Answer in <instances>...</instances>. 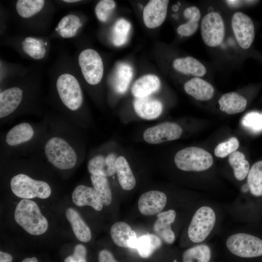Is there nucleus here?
Returning <instances> with one entry per match:
<instances>
[{"label": "nucleus", "mask_w": 262, "mask_h": 262, "mask_svg": "<svg viewBox=\"0 0 262 262\" xmlns=\"http://www.w3.org/2000/svg\"><path fill=\"white\" fill-rule=\"evenodd\" d=\"M66 214L76 237L82 242L90 241L92 237L90 229L79 213L73 208H69L66 210Z\"/></svg>", "instance_id": "4be33fe9"}, {"label": "nucleus", "mask_w": 262, "mask_h": 262, "mask_svg": "<svg viewBox=\"0 0 262 262\" xmlns=\"http://www.w3.org/2000/svg\"><path fill=\"white\" fill-rule=\"evenodd\" d=\"M115 173L121 187L124 190H132L136 185V180L130 164L123 156L117 157Z\"/></svg>", "instance_id": "b1692460"}, {"label": "nucleus", "mask_w": 262, "mask_h": 262, "mask_svg": "<svg viewBox=\"0 0 262 262\" xmlns=\"http://www.w3.org/2000/svg\"><path fill=\"white\" fill-rule=\"evenodd\" d=\"M182 132V128L178 124L164 122L147 129L143 132V137L148 144H158L177 140Z\"/></svg>", "instance_id": "9d476101"}, {"label": "nucleus", "mask_w": 262, "mask_h": 262, "mask_svg": "<svg viewBox=\"0 0 262 262\" xmlns=\"http://www.w3.org/2000/svg\"><path fill=\"white\" fill-rule=\"evenodd\" d=\"M173 65L178 71L184 74H191L196 77H202L206 73L204 66L191 56L177 58L174 60Z\"/></svg>", "instance_id": "393cba45"}, {"label": "nucleus", "mask_w": 262, "mask_h": 262, "mask_svg": "<svg viewBox=\"0 0 262 262\" xmlns=\"http://www.w3.org/2000/svg\"><path fill=\"white\" fill-rule=\"evenodd\" d=\"M21 262H38L36 257L26 258L23 260Z\"/></svg>", "instance_id": "a18cd8bd"}, {"label": "nucleus", "mask_w": 262, "mask_h": 262, "mask_svg": "<svg viewBox=\"0 0 262 262\" xmlns=\"http://www.w3.org/2000/svg\"><path fill=\"white\" fill-rule=\"evenodd\" d=\"M229 251L235 256L245 258L262 256V240L246 233L234 234L227 240Z\"/></svg>", "instance_id": "39448f33"}, {"label": "nucleus", "mask_w": 262, "mask_h": 262, "mask_svg": "<svg viewBox=\"0 0 262 262\" xmlns=\"http://www.w3.org/2000/svg\"><path fill=\"white\" fill-rule=\"evenodd\" d=\"M133 105L136 114L146 120H153L159 117L163 109L160 100L150 97L135 98Z\"/></svg>", "instance_id": "2eb2a0df"}, {"label": "nucleus", "mask_w": 262, "mask_h": 262, "mask_svg": "<svg viewBox=\"0 0 262 262\" xmlns=\"http://www.w3.org/2000/svg\"><path fill=\"white\" fill-rule=\"evenodd\" d=\"M161 86V82L156 75L148 74L141 77L133 83L131 93L135 98L149 97L158 91Z\"/></svg>", "instance_id": "412c9836"}, {"label": "nucleus", "mask_w": 262, "mask_h": 262, "mask_svg": "<svg viewBox=\"0 0 262 262\" xmlns=\"http://www.w3.org/2000/svg\"><path fill=\"white\" fill-rule=\"evenodd\" d=\"M86 254L85 247L78 244L75 246L73 254L65 258L64 262H87Z\"/></svg>", "instance_id": "a19ab883"}, {"label": "nucleus", "mask_w": 262, "mask_h": 262, "mask_svg": "<svg viewBox=\"0 0 262 262\" xmlns=\"http://www.w3.org/2000/svg\"><path fill=\"white\" fill-rule=\"evenodd\" d=\"M172 9L173 11H176L178 10V6L177 5H174L173 7H172Z\"/></svg>", "instance_id": "de8ad7c7"}, {"label": "nucleus", "mask_w": 262, "mask_h": 262, "mask_svg": "<svg viewBox=\"0 0 262 262\" xmlns=\"http://www.w3.org/2000/svg\"><path fill=\"white\" fill-rule=\"evenodd\" d=\"M72 199L77 206H89L97 211L103 208V203L93 188L84 185H79L74 190Z\"/></svg>", "instance_id": "f3484780"}, {"label": "nucleus", "mask_w": 262, "mask_h": 262, "mask_svg": "<svg viewBox=\"0 0 262 262\" xmlns=\"http://www.w3.org/2000/svg\"><path fill=\"white\" fill-rule=\"evenodd\" d=\"M82 23L78 16L70 14L63 17L58 24L56 31L63 38H71L74 36Z\"/></svg>", "instance_id": "c756f323"}, {"label": "nucleus", "mask_w": 262, "mask_h": 262, "mask_svg": "<svg viewBox=\"0 0 262 262\" xmlns=\"http://www.w3.org/2000/svg\"><path fill=\"white\" fill-rule=\"evenodd\" d=\"M211 257L210 248L206 245L196 246L186 249L182 254V262H209Z\"/></svg>", "instance_id": "72a5a7b5"}, {"label": "nucleus", "mask_w": 262, "mask_h": 262, "mask_svg": "<svg viewBox=\"0 0 262 262\" xmlns=\"http://www.w3.org/2000/svg\"><path fill=\"white\" fill-rule=\"evenodd\" d=\"M184 16L189 20L187 22L180 25L177 31L182 36H189L196 31L201 14L197 7L193 6L187 8L184 10Z\"/></svg>", "instance_id": "bb28decb"}, {"label": "nucleus", "mask_w": 262, "mask_h": 262, "mask_svg": "<svg viewBox=\"0 0 262 262\" xmlns=\"http://www.w3.org/2000/svg\"><path fill=\"white\" fill-rule=\"evenodd\" d=\"M23 91L14 87L7 89L0 94V117L3 118L15 111L20 104Z\"/></svg>", "instance_id": "aec40b11"}, {"label": "nucleus", "mask_w": 262, "mask_h": 262, "mask_svg": "<svg viewBox=\"0 0 262 262\" xmlns=\"http://www.w3.org/2000/svg\"><path fill=\"white\" fill-rule=\"evenodd\" d=\"M162 245L160 238L152 234H147L138 238L136 249L143 258L150 257Z\"/></svg>", "instance_id": "c85d7f7f"}, {"label": "nucleus", "mask_w": 262, "mask_h": 262, "mask_svg": "<svg viewBox=\"0 0 262 262\" xmlns=\"http://www.w3.org/2000/svg\"><path fill=\"white\" fill-rule=\"evenodd\" d=\"M229 163L233 168L235 178L238 180H244L249 171V164L244 154L235 151L230 154Z\"/></svg>", "instance_id": "7c9ffc66"}, {"label": "nucleus", "mask_w": 262, "mask_h": 262, "mask_svg": "<svg viewBox=\"0 0 262 262\" xmlns=\"http://www.w3.org/2000/svg\"><path fill=\"white\" fill-rule=\"evenodd\" d=\"M80 1V0H63L64 2H67V3H74V2H77Z\"/></svg>", "instance_id": "49530a36"}, {"label": "nucleus", "mask_w": 262, "mask_h": 262, "mask_svg": "<svg viewBox=\"0 0 262 262\" xmlns=\"http://www.w3.org/2000/svg\"><path fill=\"white\" fill-rule=\"evenodd\" d=\"M220 110L229 115L243 112L246 107V99L235 92L223 95L218 100Z\"/></svg>", "instance_id": "5701e85b"}, {"label": "nucleus", "mask_w": 262, "mask_h": 262, "mask_svg": "<svg viewBox=\"0 0 262 262\" xmlns=\"http://www.w3.org/2000/svg\"><path fill=\"white\" fill-rule=\"evenodd\" d=\"M247 184L252 195L262 196V161L254 164L247 177Z\"/></svg>", "instance_id": "2f4dec72"}, {"label": "nucleus", "mask_w": 262, "mask_h": 262, "mask_svg": "<svg viewBox=\"0 0 262 262\" xmlns=\"http://www.w3.org/2000/svg\"><path fill=\"white\" fill-rule=\"evenodd\" d=\"M131 25L129 21L120 18L115 23L112 33V42L116 46H121L127 41Z\"/></svg>", "instance_id": "e433bc0d"}, {"label": "nucleus", "mask_w": 262, "mask_h": 262, "mask_svg": "<svg viewBox=\"0 0 262 262\" xmlns=\"http://www.w3.org/2000/svg\"><path fill=\"white\" fill-rule=\"evenodd\" d=\"M239 147V142L237 138L231 137L226 142L219 144L215 147L214 153L219 158H224L236 151Z\"/></svg>", "instance_id": "ea45409f"}, {"label": "nucleus", "mask_w": 262, "mask_h": 262, "mask_svg": "<svg viewBox=\"0 0 262 262\" xmlns=\"http://www.w3.org/2000/svg\"><path fill=\"white\" fill-rule=\"evenodd\" d=\"M115 153L107 156L97 155L91 159L87 164V169L91 175L110 177L115 173V161L117 158Z\"/></svg>", "instance_id": "dca6fc26"}, {"label": "nucleus", "mask_w": 262, "mask_h": 262, "mask_svg": "<svg viewBox=\"0 0 262 262\" xmlns=\"http://www.w3.org/2000/svg\"><path fill=\"white\" fill-rule=\"evenodd\" d=\"M115 6V2L113 0H100L95 7V13L98 19L101 22H106Z\"/></svg>", "instance_id": "58836bf2"}, {"label": "nucleus", "mask_w": 262, "mask_h": 262, "mask_svg": "<svg viewBox=\"0 0 262 262\" xmlns=\"http://www.w3.org/2000/svg\"><path fill=\"white\" fill-rule=\"evenodd\" d=\"M56 88L64 104L69 109L76 111L83 103L82 92L77 79L72 74L63 73L56 81Z\"/></svg>", "instance_id": "423d86ee"}, {"label": "nucleus", "mask_w": 262, "mask_h": 262, "mask_svg": "<svg viewBox=\"0 0 262 262\" xmlns=\"http://www.w3.org/2000/svg\"><path fill=\"white\" fill-rule=\"evenodd\" d=\"M14 218L16 222L31 235L42 234L48 228V221L42 214L38 205L28 199H22L17 204Z\"/></svg>", "instance_id": "f257e3e1"}, {"label": "nucleus", "mask_w": 262, "mask_h": 262, "mask_svg": "<svg viewBox=\"0 0 262 262\" xmlns=\"http://www.w3.org/2000/svg\"><path fill=\"white\" fill-rule=\"evenodd\" d=\"M225 25L221 15L212 12L206 15L201 23V34L204 42L215 47L222 42L225 35Z\"/></svg>", "instance_id": "1a4fd4ad"}, {"label": "nucleus", "mask_w": 262, "mask_h": 262, "mask_svg": "<svg viewBox=\"0 0 262 262\" xmlns=\"http://www.w3.org/2000/svg\"><path fill=\"white\" fill-rule=\"evenodd\" d=\"M45 152L49 161L60 169H68L76 164L77 157L73 148L64 139L54 137L49 139L45 146Z\"/></svg>", "instance_id": "7ed1b4c3"}, {"label": "nucleus", "mask_w": 262, "mask_h": 262, "mask_svg": "<svg viewBox=\"0 0 262 262\" xmlns=\"http://www.w3.org/2000/svg\"><path fill=\"white\" fill-rule=\"evenodd\" d=\"M177 167L184 171H201L213 165L212 155L207 150L196 147H189L179 151L174 157Z\"/></svg>", "instance_id": "f03ea898"}, {"label": "nucleus", "mask_w": 262, "mask_h": 262, "mask_svg": "<svg viewBox=\"0 0 262 262\" xmlns=\"http://www.w3.org/2000/svg\"><path fill=\"white\" fill-rule=\"evenodd\" d=\"M216 221L215 212L209 206L199 208L194 214L188 229L189 239L193 242L205 240L213 230Z\"/></svg>", "instance_id": "0eeeda50"}, {"label": "nucleus", "mask_w": 262, "mask_h": 262, "mask_svg": "<svg viewBox=\"0 0 262 262\" xmlns=\"http://www.w3.org/2000/svg\"><path fill=\"white\" fill-rule=\"evenodd\" d=\"M169 0H151L145 6L143 18L145 25L148 28L160 26L164 21Z\"/></svg>", "instance_id": "ddd939ff"}, {"label": "nucleus", "mask_w": 262, "mask_h": 262, "mask_svg": "<svg viewBox=\"0 0 262 262\" xmlns=\"http://www.w3.org/2000/svg\"><path fill=\"white\" fill-rule=\"evenodd\" d=\"M231 27L239 45L242 49H248L255 36L254 26L251 18L242 12H236L231 18Z\"/></svg>", "instance_id": "9b49d317"}, {"label": "nucleus", "mask_w": 262, "mask_h": 262, "mask_svg": "<svg viewBox=\"0 0 262 262\" xmlns=\"http://www.w3.org/2000/svg\"><path fill=\"white\" fill-rule=\"evenodd\" d=\"M91 181L94 189L100 197L103 204L109 206L112 201V191L106 177L91 175Z\"/></svg>", "instance_id": "473e14b6"}, {"label": "nucleus", "mask_w": 262, "mask_h": 262, "mask_svg": "<svg viewBox=\"0 0 262 262\" xmlns=\"http://www.w3.org/2000/svg\"><path fill=\"white\" fill-rule=\"evenodd\" d=\"M184 89L188 94L196 99L201 101L210 99L214 94L213 86L199 77L193 78L186 82Z\"/></svg>", "instance_id": "6ab92c4d"}, {"label": "nucleus", "mask_w": 262, "mask_h": 262, "mask_svg": "<svg viewBox=\"0 0 262 262\" xmlns=\"http://www.w3.org/2000/svg\"><path fill=\"white\" fill-rule=\"evenodd\" d=\"M10 186L14 194L23 199H45L50 196L51 192V188L47 182L33 180L23 174L13 177Z\"/></svg>", "instance_id": "20e7f679"}, {"label": "nucleus", "mask_w": 262, "mask_h": 262, "mask_svg": "<svg viewBox=\"0 0 262 262\" xmlns=\"http://www.w3.org/2000/svg\"><path fill=\"white\" fill-rule=\"evenodd\" d=\"M13 257L10 254L0 251V262H12Z\"/></svg>", "instance_id": "c03bdc74"}, {"label": "nucleus", "mask_w": 262, "mask_h": 262, "mask_svg": "<svg viewBox=\"0 0 262 262\" xmlns=\"http://www.w3.org/2000/svg\"><path fill=\"white\" fill-rule=\"evenodd\" d=\"M22 48L28 55L35 60L44 58L46 52L43 40L38 38H25L22 42Z\"/></svg>", "instance_id": "f704fd0d"}, {"label": "nucleus", "mask_w": 262, "mask_h": 262, "mask_svg": "<svg viewBox=\"0 0 262 262\" xmlns=\"http://www.w3.org/2000/svg\"><path fill=\"white\" fill-rule=\"evenodd\" d=\"M34 131L27 123H22L12 128L6 136V142L10 146H16L30 140Z\"/></svg>", "instance_id": "a878e982"}, {"label": "nucleus", "mask_w": 262, "mask_h": 262, "mask_svg": "<svg viewBox=\"0 0 262 262\" xmlns=\"http://www.w3.org/2000/svg\"><path fill=\"white\" fill-rule=\"evenodd\" d=\"M166 201L167 197L164 193L157 190L149 191L140 196L138 209L145 215L158 214L165 207Z\"/></svg>", "instance_id": "f8f14e48"}, {"label": "nucleus", "mask_w": 262, "mask_h": 262, "mask_svg": "<svg viewBox=\"0 0 262 262\" xmlns=\"http://www.w3.org/2000/svg\"><path fill=\"white\" fill-rule=\"evenodd\" d=\"M98 262H117L112 253L107 249L100 251L98 254Z\"/></svg>", "instance_id": "79ce46f5"}, {"label": "nucleus", "mask_w": 262, "mask_h": 262, "mask_svg": "<svg viewBox=\"0 0 262 262\" xmlns=\"http://www.w3.org/2000/svg\"><path fill=\"white\" fill-rule=\"evenodd\" d=\"M79 66L86 82L91 85L99 83L103 75V64L97 51L87 49L82 50L78 57Z\"/></svg>", "instance_id": "6e6552de"}, {"label": "nucleus", "mask_w": 262, "mask_h": 262, "mask_svg": "<svg viewBox=\"0 0 262 262\" xmlns=\"http://www.w3.org/2000/svg\"><path fill=\"white\" fill-rule=\"evenodd\" d=\"M229 5L232 6V7H238L240 6L241 5H242L243 3H252L255 1H252V0H226L225 1Z\"/></svg>", "instance_id": "37998d69"}, {"label": "nucleus", "mask_w": 262, "mask_h": 262, "mask_svg": "<svg viewBox=\"0 0 262 262\" xmlns=\"http://www.w3.org/2000/svg\"><path fill=\"white\" fill-rule=\"evenodd\" d=\"M242 124L246 129L257 132L262 131V113L251 112L246 114L242 118Z\"/></svg>", "instance_id": "4c0bfd02"}, {"label": "nucleus", "mask_w": 262, "mask_h": 262, "mask_svg": "<svg viewBox=\"0 0 262 262\" xmlns=\"http://www.w3.org/2000/svg\"><path fill=\"white\" fill-rule=\"evenodd\" d=\"M131 67L126 63H120L116 67L114 80V87L118 94H123L127 90L132 78Z\"/></svg>", "instance_id": "cd10ccee"}, {"label": "nucleus", "mask_w": 262, "mask_h": 262, "mask_svg": "<svg viewBox=\"0 0 262 262\" xmlns=\"http://www.w3.org/2000/svg\"><path fill=\"white\" fill-rule=\"evenodd\" d=\"M111 237L115 244L121 247L136 249L138 238L129 224L117 222L110 229Z\"/></svg>", "instance_id": "4468645a"}, {"label": "nucleus", "mask_w": 262, "mask_h": 262, "mask_svg": "<svg viewBox=\"0 0 262 262\" xmlns=\"http://www.w3.org/2000/svg\"><path fill=\"white\" fill-rule=\"evenodd\" d=\"M45 2L43 0H18L16 3V10L21 17L29 18L39 12Z\"/></svg>", "instance_id": "c9c22d12"}, {"label": "nucleus", "mask_w": 262, "mask_h": 262, "mask_svg": "<svg viewBox=\"0 0 262 262\" xmlns=\"http://www.w3.org/2000/svg\"><path fill=\"white\" fill-rule=\"evenodd\" d=\"M176 216L174 210L161 212L157 214V219L153 225L155 232L168 244H171L175 241V235L171 224L175 221Z\"/></svg>", "instance_id": "a211bd4d"}]
</instances>
